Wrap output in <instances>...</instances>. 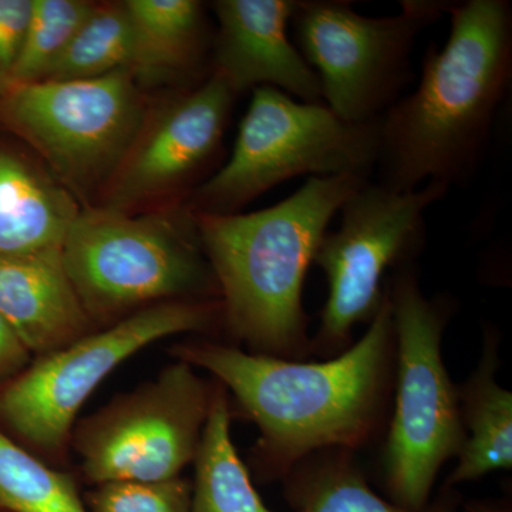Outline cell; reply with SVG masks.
I'll return each instance as SVG.
<instances>
[{"instance_id":"277c9868","label":"cell","mask_w":512,"mask_h":512,"mask_svg":"<svg viewBox=\"0 0 512 512\" xmlns=\"http://www.w3.org/2000/svg\"><path fill=\"white\" fill-rule=\"evenodd\" d=\"M194 214L80 210L62 247L64 269L94 325L218 288Z\"/></svg>"},{"instance_id":"6da1fadb","label":"cell","mask_w":512,"mask_h":512,"mask_svg":"<svg viewBox=\"0 0 512 512\" xmlns=\"http://www.w3.org/2000/svg\"><path fill=\"white\" fill-rule=\"evenodd\" d=\"M394 346L386 292L365 336L335 359L289 362L211 342L175 346L174 356L212 373L234 394L259 429L256 470L275 480L315 453L352 451L370 440L386 404Z\"/></svg>"},{"instance_id":"4fadbf2b","label":"cell","mask_w":512,"mask_h":512,"mask_svg":"<svg viewBox=\"0 0 512 512\" xmlns=\"http://www.w3.org/2000/svg\"><path fill=\"white\" fill-rule=\"evenodd\" d=\"M298 0H217L218 20L212 74L232 93L272 87L303 103H320L318 74L298 47L288 26Z\"/></svg>"},{"instance_id":"ba28073f","label":"cell","mask_w":512,"mask_h":512,"mask_svg":"<svg viewBox=\"0 0 512 512\" xmlns=\"http://www.w3.org/2000/svg\"><path fill=\"white\" fill-rule=\"evenodd\" d=\"M0 114L72 194L103 191L146 120L128 69L90 80L2 84Z\"/></svg>"},{"instance_id":"5b68a950","label":"cell","mask_w":512,"mask_h":512,"mask_svg":"<svg viewBox=\"0 0 512 512\" xmlns=\"http://www.w3.org/2000/svg\"><path fill=\"white\" fill-rule=\"evenodd\" d=\"M252 92L231 157L192 197L194 214H234L298 175L370 177L380 119L349 123L325 104L296 101L272 87Z\"/></svg>"},{"instance_id":"8992f818","label":"cell","mask_w":512,"mask_h":512,"mask_svg":"<svg viewBox=\"0 0 512 512\" xmlns=\"http://www.w3.org/2000/svg\"><path fill=\"white\" fill-rule=\"evenodd\" d=\"M397 349L396 406L383 466L392 503L409 511L429 505L437 474L466 440L457 387L443 356L446 316L421 292L413 269L386 285Z\"/></svg>"},{"instance_id":"ffe728a7","label":"cell","mask_w":512,"mask_h":512,"mask_svg":"<svg viewBox=\"0 0 512 512\" xmlns=\"http://www.w3.org/2000/svg\"><path fill=\"white\" fill-rule=\"evenodd\" d=\"M131 63L133 33L123 3L94 5L92 13L74 33L43 80L99 79L117 70H130Z\"/></svg>"},{"instance_id":"ac0fdd59","label":"cell","mask_w":512,"mask_h":512,"mask_svg":"<svg viewBox=\"0 0 512 512\" xmlns=\"http://www.w3.org/2000/svg\"><path fill=\"white\" fill-rule=\"evenodd\" d=\"M227 389L212 386L210 412L194 458L191 512H274L259 497L231 436Z\"/></svg>"},{"instance_id":"603a6c76","label":"cell","mask_w":512,"mask_h":512,"mask_svg":"<svg viewBox=\"0 0 512 512\" xmlns=\"http://www.w3.org/2000/svg\"><path fill=\"white\" fill-rule=\"evenodd\" d=\"M190 481L97 485L84 497L89 512H191Z\"/></svg>"},{"instance_id":"7402d4cb","label":"cell","mask_w":512,"mask_h":512,"mask_svg":"<svg viewBox=\"0 0 512 512\" xmlns=\"http://www.w3.org/2000/svg\"><path fill=\"white\" fill-rule=\"evenodd\" d=\"M93 8L86 0H32L18 59L2 84L43 80Z\"/></svg>"},{"instance_id":"5bb4252c","label":"cell","mask_w":512,"mask_h":512,"mask_svg":"<svg viewBox=\"0 0 512 512\" xmlns=\"http://www.w3.org/2000/svg\"><path fill=\"white\" fill-rule=\"evenodd\" d=\"M0 315L39 357L97 330L64 269L62 249L0 256Z\"/></svg>"},{"instance_id":"44dd1931","label":"cell","mask_w":512,"mask_h":512,"mask_svg":"<svg viewBox=\"0 0 512 512\" xmlns=\"http://www.w3.org/2000/svg\"><path fill=\"white\" fill-rule=\"evenodd\" d=\"M0 510L89 512L69 474L49 466L0 430Z\"/></svg>"},{"instance_id":"8fae6325","label":"cell","mask_w":512,"mask_h":512,"mask_svg":"<svg viewBox=\"0 0 512 512\" xmlns=\"http://www.w3.org/2000/svg\"><path fill=\"white\" fill-rule=\"evenodd\" d=\"M450 188L427 183L414 191H394L366 181L345 201L340 227L326 232L315 264L328 281L313 349L332 355L348 348L357 323H370L382 306L384 275L421 247L424 214Z\"/></svg>"},{"instance_id":"3957f363","label":"cell","mask_w":512,"mask_h":512,"mask_svg":"<svg viewBox=\"0 0 512 512\" xmlns=\"http://www.w3.org/2000/svg\"><path fill=\"white\" fill-rule=\"evenodd\" d=\"M369 178L312 177L274 207L252 214H194L202 252L222 295V316L252 353L306 348V272L336 214Z\"/></svg>"},{"instance_id":"30bf717a","label":"cell","mask_w":512,"mask_h":512,"mask_svg":"<svg viewBox=\"0 0 512 512\" xmlns=\"http://www.w3.org/2000/svg\"><path fill=\"white\" fill-rule=\"evenodd\" d=\"M177 362L153 382L123 394L73 430L84 480L156 483L181 477L194 463L210 412L212 386Z\"/></svg>"},{"instance_id":"52a82bcc","label":"cell","mask_w":512,"mask_h":512,"mask_svg":"<svg viewBox=\"0 0 512 512\" xmlns=\"http://www.w3.org/2000/svg\"><path fill=\"white\" fill-rule=\"evenodd\" d=\"M218 313L221 303H158L40 356L0 389V420L46 460L62 461L77 414L117 366L157 340L211 328Z\"/></svg>"},{"instance_id":"7a4b0ae2","label":"cell","mask_w":512,"mask_h":512,"mask_svg":"<svg viewBox=\"0 0 512 512\" xmlns=\"http://www.w3.org/2000/svg\"><path fill=\"white\" fill-rule=\"evenodd\" d=\"M446 13V45L424 57L416 92L380 117L377 183L394 191L450 188L471 177L510 87L511 3H448Z\"/></svg>"},{"instance_id":"2e32d148","label":"cell","mask_w":512,"mask_h":512,"mask_svg":"<svg viewBox=\"0 0 512 512\" xmlns=\"http://www.w3.org/2000/svg\"><path fill=\"white\" fill-rule=\"evenodd\" d=\"M497 340L485 338L480 365L458 392L463 447L446 488L512 467V394L497 382Z\"/></svg>"},{"instance_id":"d4e9b609","label":"cell","mask_w":512,"mask_h":512,"mask_svg":"<svg viewBox=\"0 0 512 512\" xmlns=\"http://www.w3.org/2000/svg\"><path fill=\"white\" fill-rule=\"evenodd\" d=\"M32 353L23 345L8 320L0 315V379L13 376L28 367Z\"/></svg>"},{"instance_id":"e0dca14e","label":"cell","mask_w":512,"mask_h":512,"mask_svg":"<svg viewBox=\"0 0 512 512\" xmlns=\"http://www.w3.org/2000/svg\"><path fill=\"white\" fill-rule=\"evenodd\" d=\"M131 33V72L138 82L161 74L188 72L200 64L204 47V8L195 0L123 2Z\"/></svg>"},{"instance_id":"9c48e42d","label":"cell","mask_w":512,"mask_h":512,"mask_svg":"<svg viewBox=\"0 0 512 512\" xmlns=\"http://www.w3.org/2000/svg\"><path fill=\"white\" fill-rule=\"evenodd\" d=\"M448 3L407 0L399 15L369 18L339 0H298L296 46L318 74L325 106L349 123L380 119L412 79L410 53Z\"/></svg>"},{"instance_id":"7c38bea8","label":"cell","mask_w":512,"mask_h":512,"mask_svg":"<svg viewBox=\"0 0 512 512\" xmlns=\"http://www.w3.org/2000/svg\"><path fill=\"white\" fill-rule=\"evenodd\" d=\"M235 94L211 74L144 120L99 207L128 212L190 181L220 150Z\"/></svg>"},{"instance_id":"9a60e30c","label":"cell","mask_w":512,"mask_h":512,"mask_svg":"<svg viewBox=\"0 0 512 512\" xmlns=\"http://www.w3.org/2000/svg\"><path fill=\"white\" fill-rule=\"evenodd\" d=\"M80 210L50 171L0 150V256L62 249Z\"/></svg>"},{"instance_id":"484cf974","label":"cell","mask_w":512,"mask_h":512,"mask_svg":"<svg viewBox=\"0 0 512 512\" xmlns=\"http://www.w3.org/2000/svg\"><path fill=\"white\" fill-rule=\"evenodd\" d=\"M466 512H511V508L505 505L484 503V501H473L466 505Z\"/></svg>"},{"instance_id":"cb8c5ba5","label":"cell","mask_w":512,"mask_h":512,"mask_svg":"<svg viewBox=\"0 0 512 512\" xmlns=\"http://www.w3.org/2000/svg\"><path fill=\"white\" fill-rule=\"evenodd\" d=\"M32 0H0V82H5L22 47Z\"/></svg>"},{"instance_id":"d6986e66","label":"cell","mask_w":512,"mask_h":512,"mask_svg":"<svg viewBox=\"0 0 512 512\" xmlns=\"http://www.w3.org/2000/svg\"><path fill=\"white\" fill-rule=\"evenodd\" d=\"M285 478L286 498L295 512H457L450 494L421 511L384 500L367 485L346 450L308 457Z\"/></svg>"}]
</instances>
